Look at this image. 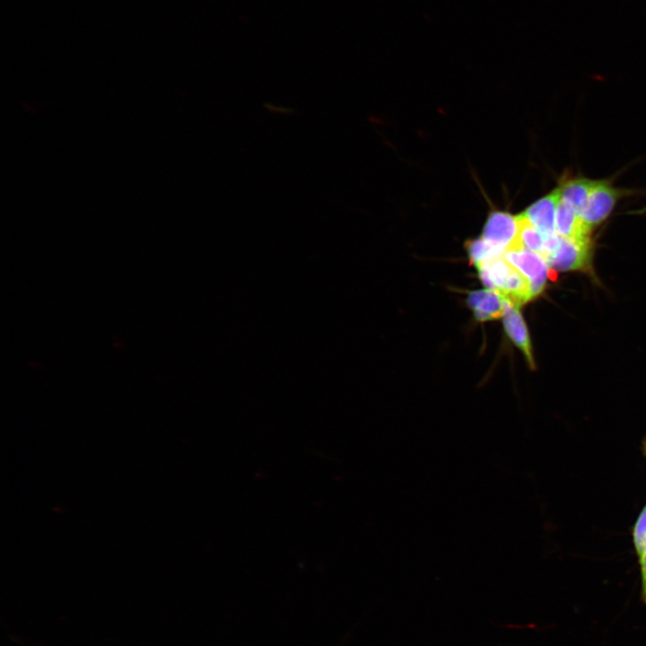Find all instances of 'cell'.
<instances>
[{
	"label": "cell",
	"instance_id": "5bb4252c",
	"mask_svg": "<svg viewBox=\"0 0 646 646\" xmlns=\"http://www.w3.org/2000/svg\"><path fill=\"white\" fill-rule=\"evenodd\" d=\"M642 449L643 454H644L645 457H646V439H644L643 441H642Z\"/></svg>",
	"mask_w": 646,
	"mask_h": 646
},
{
	"label": "cell",
	"instance_id": "5b68a950",
	"mask_svg": "<svg viewBox=\"0 0 646 646\" xmlns=\"http://www.w3.org/2000/svg\"><path fill=\"white\" fill-rule=\"evenodd\" d=\"M558 188L546 196L537 200L522 214L544 235H552L555 232V216L560 202Z\"/></svg>",
	"mask_w": 646,
	"mask_h": 646
},
{
	"label": "cell",
	"instance_id": "ba28073f",
	"mask_svg": "<svg viewBox=\"0 0 646 646\" xmlns=\"http://www.w3.org/2000/svg\"><path fill=\"white\" fill-rule=\"evenodd\" d=\"M590 231L579 214L560 199L555 216V232L566 239L589 240Z\"/></svg>",
	"mask_w": 646,
	"mask_h": 646
},
{
	"label": "cell",
	"instance_id": "8fae6325",
	"mask_svg": "<svg viewBox=\"0 0 646 646\" xmlns=\"http://www.w3.org/2000/svg\"><path fill=\"white\" fill-rule=\"evenodd\" d=\"M466 249L470 263L476 266L493 256L503 254L502 250L493 246L483 237L468 240L466 242Z\"/></svg>",
	"mask_w": 646,
	"mask_h": 646
},
{
	"label": "cell",
	"instance_id": "8992f818",
	"mask_svg": "<svg viewBox=\"0 0 646 646\" xmlns=\"http://www.w3.org/2000/svg\"><path fill=\"white\" fill-rule=\"evenodd\" d=\"M519 308V306L505 301L504 314L502 316L503 326L509 337L515 345L521 350L528 365L534 369L535 362L530 337L527 325Z\"/></svg>",
	"mask_w": 646,
	"mask_h": 646
},
{
	"label": "cell",
	"instance_id": "7a4b0ae2",
	"mask_svg": "<svg viewBox=\"0 0 646 646\" xmlns=\"http://www.w3.org/2000/svg\"><path fill=\"white\" fill-rule=\"evenodd\" d=\"M624 191L615 188L608 180H596L588 201L580 213L584 224L592 231L605 222Z\"/></svg>",
	"mask_w": 646,
	"mask_h": 646
},
{
	"label": "cell",
	"instance_id": "9c48e42d",
	"mask_svg": "<svg viewBox=\"0 0 646 646\" xmlns=\"http://www.w3.org/2000/svg\"><path fill=\"white\" fill-rule=\"evenodd\" d=\"M596 180L584 177H565L557 187L561 200L571 205L579 214L584 208Z\"/></svg>",
	"mask_w": 646,
	"mask_h": 646
},
{
	"label": "cell",
	"instance_id": "30bf717a",
	"mask_svg": "<svg viewBox=\"0 0 646 646\" xmlns=\"http://www.w3.org/2000/svg\"><path fill=\"white\" fill-rule=\"evenodd\" d=\"M518 219L519 225V241L520 247L542 256L546 235L537 230L523 214H519Z\"/></svg>",
	"mask_w": 646,
	"mask_h": 646
},
{
	"label": "cell",
	"instance_id": "6da1fadb",
	"mask_svg": "<svg viewBox=\"0 0 646 646\" xmlns=\"http://www.w3.org/2000/svg\"><path fill=\"white\" fill-rule=\"evenodd\" d=\"M592 244L589 240H572L560 236L556 248L545 258L554 271H588L591 265Z\"/></svg>",
	"mask_w": 646,
	"mask_h": 646
},
{
	"label": "cell",
	"instance_id": "3957f363",
	"mask_svg": "<svg viewBox=\"0 0 646 646\" xmlns=\"http://www.w3.org/2000/svg\"><path fill=\"white\" fill-rule=\"evenodd\" d=\"M502 255L509 264L528 279L532 299L537 297L544 291L548 275L545 258L525 249H508Z\"/></svg>",
	"mask_w": 646,
	"mask_h": 646
},
{
	"label": "cell",
	"instance_id": "52a82bcc",
	"mask_svg": "<svg viewBox=\"0 0 646 646\" xmlns=\"http://www.w3.org/2000/svg\"><path fill=\"white\" fill-rule=\"evenodd\" d=\"M467 303L480 322L497 319L504 314L505 299L496 291L488 289L471 292Z\"/></svg>",
	"mask_w": 646,
	"mask_h": 646
},
{
	"label": "cell",
	"instance_id": "7c38bea8",
	"mask_svg": "<svg viewBox=\"0 0 646 646\" xmlns=\"http://www.w3.org/2000/svg\"><path fill=\"white\" fill-rule=\"evenodd\" d=\"M633 545L637 555L641 557L646 552V505L637 516L632 528Z\"/></svg>",
	"mask_w": 646,
	"mask_h": 646
},
{
	"label": "cell",
	"instance_id": "4fadbf2b",
	"mask_svg": "<svg viewBox=\"0 0 646 646\" xmlns=\"http://www.w3.org/2000/svg\"><path fill=\"white\" fill-rule=\"evenodd\" d=\"M641 573V598L646 605V552L638 558Z\"/></svg>",
	"mask_w": 646,
	"mask_h": 646
},
{
	"label": "cell",
	"instance_id": "277c9868",
	"mask_svg": "<svg viewBox=\"0 0 646 646\" xmlns=\"http://www.w3.org/2000/svg\"><path fill=\"white\" fill-rule=\"evenodd\" d=\"M519 219L502 211L489 214L482 237L498 249H522L519 241Z\"/></svg>",
	"mask_w": 646,
	"mask_h": 646
}]
</instances>
